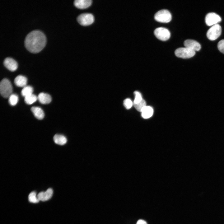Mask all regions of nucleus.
Segmentation results:
<instances>
[{
  "label": "nucleus",
  "mask_w": 224,
  "mask_h": 224,
  "mask_svg": "<svg viewBox=\"0 0 224 224\" xmlns=\"http://www.w3.org/2000/svg\"><path fill=\"white\" fill-rule=\"evenodd\" d=\"M46 43V38L44 34L39 30H34L26 36L24 41L26 48L32 53H37L44 47Z\"/></svg>",
  "instance_id": "f257e3e1"
},
{
  "label": "nucleus",
  "mask_w": 224,
  "mask_h": 224,
  "mask_svg": "<svg viewBox=\"0 0 224 224\" xmlns=\"http://www.w3.org/2000/svg\"><path fill=\"white\" fill-rule=\"evenodd\" d=\"M12 87L11 82L6 78L2 79L0 84V92L3 97H9L12 94Z\"/></svg>",
  "instance_id": "f03ea898"
},
{
  "label": "nucleus",
  "mask_w": 224,
  "mask_h": 224,
  "mask_svg": "<svg viewBox=\"0 0 224 224\" xmlns=\"http://www.w3.org/2000/svg\"><path fill=\"white\" fill-rule=\"evenodd\" d=\"M172 16L170 12L166 9L161 10L157 12L154 16L155 20L161 23H168L171 19Z\"/></svg>",
  "instance_id": "7ed1b4c3"
},
{
  "label": "nucleus",
  "mask_w": 224,
  "mask_h": 224,
  "mask_svg": "<svg viewBox=\"0 0 224 224\" xmlns=\"http://www.w3.org/2000/svg\"><path fill=\"white\" fill-rule=\"evenodd\" d=\"M195 54V51L186 47L179 48L175 51V54L177 57L183 58H190Z\"/></svg>",
  "instance_id": "20e7f679"
},
{
  "label": "nucleus",
  "mask_w": 224,
  "mask_h": 224,
  "mask_svg": "<svg viewBox=\"0 0 224 224\" xmlns=\"http://www.w3.org/2000/svg\"><path fill=\"white\" fill-rule=\"evenodd\" d=\"M222 28L218 24L212 26L208 30L207 33L208 38L211 40L217 39L221 35Z\"/></svg>",
  "instance_id": "39448f33"
},
{
  "label": "nucleus",
  "mask_w": 224,
  "mask_h": 224,
  "mask_svg": "<svg viewBox=\"0 0 224 224\" xmlns=\"http://www.w3.org/2000/svg\"><path fill=\"white\" fill-rule=\"evenodd\" d=\"M78 22L81 25L87 26L92 24L94 21L92 14L90 13H83L79 15L77 18Z\"/></svg>",
  "instance_id": "423d86ee"
},
{
  "label": "nucleus",
  "mask_w": 224,
  "mask_h": 224,
  "mask_svg": "<svg viewBox=\"0 0 224 224\" xmlns=\"http://www.w3.org/2000/svg\"><path fill=\"white\" fill-rule=\"evenodd\" d=\"M154 34L159 40L162 41H166L170 37L169 31L166 28L162 27L156 29L154 31Z\"/></svg>",
  "instance_id": "0eeeda50"
},
{
  "label": "nucleus",
  "mask_w": 224,
  "mask_h": 224,
  "mask_svg": "<svg viewBox=\"0 0 224 224\" xmlns=\"http://www.w3.org/2000/svg\"><path fill=\"white\" fill-rule=\"evenodd\" d=\"M221 21V18L217 14L210 12L207 14L205 17V21L208 26H213L218 24Z\"/></svg>",
  "instance_id": "6e6552de"
},
{
  "label": "nucleus",
  "mask_w": 224,
  "mask_h": 224,
  "mask_svg": "<svg viewBox=\"0 0 224 224\" xmlns=\"http://www.w3.org/2000/svg\"><path fill=\"white\" fill-rule=\"evenodd\" d=\"M4 66L11 71H15L18 67V64L16 61L10 57L6 58L3 61Z\"/></svg>",
  "instance_id": "1a4fd4ad"
},
{
  "label": "nucleus",
  "mask_w": 224,
  "mask_h": 224,
  "mask_svg": "<svg viewBox=\"0 0 224 224\" xmlns=\"http://www.w3.org/2000/svg\"><path fill=\"white\" fill-rule=\"evenodd\" d=\"M53 194L52 189L49 188L45 192H40L37 195V197L39 201H45L50 199L52 196Z\"/></svg>",
  "instance_id": "9d476101"
},
{
  "label": "nucleus",
  "mask_w": 224,
  "mask_h": 224,
  "mask_svg": "<svg viewBox=\"0 0 224 224\" xmlns=\"http://www.w3.org/2000/svg\"><path fill=\"white\" fill-rule=\"evenodd\" d=\"M184 45L185 47L190 48L195 51H199L201 48L200 44L193 40L188 39L185 40L184 42Z\"/></svg>",
  "instance_id": "9b49d317"
},
{
  "label": "nucleus",
  "mask_w": 224,
  "mask_h": 224,
  "mask_svg": "<svg viewBox=\"0 0 224 224\" xmlns=\"http://www.w3.org/2000/svg\"><path fill=\"white\" fill-rule=\"evenodd\" d=\"M92 2L91 0H76L74 3L77 8L83 9L89 7L91 4Z\"/></svg>",
  "instance_id": "f8f14e48"
},
{
  "label": "nucleus",
  "mask_w": 224,
  "mask_h": 224,
  "mask_svg": "<svg viewBox=\"0 0 224 224\" xmlns=\"http://www.w3.org/2000/svg\"><path fill=\"white\" fill-rule=\"evenodd\" d=\"M37 97L39 102L42 104H49L52 100L51 97L49 95L43 92L40 93Z\"/></svg>",
  "instance_id": "ddd939ff"
},
{
  "label": "nucleus",
  "mask_w": 224,
  "mask_h": 224,
  "mask_svg": "<svg viewBox=\"0 0 224 224\" xmlns=\"http://www.w3.org/2000/svg\"><path fill=\"white\" fill-rule=\"evenodd\" d=\"M14 82L17 86L24 87L26 86L27 79L23 76L19 75L15 78Z\"/></svg>",
  "instance_id": "4468645a"
},
{
  "label": "nucleus",
  "mask_w": 224,
  "mask_h": 224,
  "mask_svg": "<svg viewBox=\"0 0 224 224\" xmlns=\"http://www.w3.org/2000/svg\"><path fill=\"white\" fill-rule=\"evenodd\" d=\"M31 110L35 116L38 119H42L44 116V114L43 110L40 107H33Z\"/></svg>",
  "instance_id": "2eb2a0df"
},
{
  "label": "nucleus",
  "mask_w": 224,
  "mask_h": 224,
  "mask_svg": "<svg viewBox=\"0 0 224 224\" xmlns=\"http://www.w3.org/2000/svg\"><path fill=\"white\" fill-rule=\"evenodd\" d=\"M141 112L142 117L147 119L152 116L153 113V110L151 107L146 106L142 109Z\"/></svg>",
  "instance_id": "dca6fc26"
},
{
  "label": "nucleus",
  "mask_w": 224,
  "mask_h": 224,
  "mask_svg": "<svg viewBox=\"0 0 224 224\" xmlns=\"http://www.w3.org/2000/svg\"><path fill=\"white\" fill-rule=\"evenodd\" d=\"M54 142L57 144L63 145L65 144L67 142L66 137L62 135L56 134L53 137Z\"/></svg>",
  "instance_id": "f3484780"
},
{
  "label": "nucleus",
  "mask_w": 224,
  "mask_h": 224,
  "mask_svg": "<svg viewBox=\"0 0 224 224\" xmlns=\"http://www.w3.org/2000/svg\"><path fill=\"white\" fill-rule=\"evenodd\" d=\"M33 91V87L30 86H26L23 87L21 92L22 96L25 97L32 94Z\"/></svg>",
  "instance_id": "a211bd4d"
},
{
  "label": "nucleus",
  "mask_w": 224,
  "mask_h": 224,
  "mask_svg": "<svg viewBox=\"0 0 224 224\" xmlns=\"http://www.w3.org/2000/svg\"><path fill=\"white\" fill-rule=\"evenodd\" d=\"M38 99V97L33 94H32L25 97V101L28 105H31L35 102Z\"/></svg>",
  "instance_id": "6ab92c4d"
},
{
  "label": "nucleus",
  "mask_w": 224,
  "mask_h": 224,
  "mask_svg": "<svg viewBox=\"0 0 224 224\" xmlns=\"http://www.w3.org/2000/svg\"><path fill=\"white\" fill-rule=\"evenodd\" d=\"M28 200L31 203H37L39 202L38 200L35 191L31 192L29 195Z\"/></svg>",
  "instance_id": "aec40b11"
},
{
  "label": "nucleus",
  "mask_w": 224,
  "mask_h": 224,
  "mask_svg": "<svg viewBox=\"0 0 224 224\" xmlns=\"http://www.w3.org/2000/svg\"><path fill=\"white\" fill-rule=\"evenodd\" d=\"M8 98L9 103L11 105H15L17 103L18 100V97L16 95L12 94Z\"/></svg>",
  "instance_id": "412c9836"
},
{
  "label": "nucleus",
  "mask_w": 224,
  "mask_h": 224,
  "mask_svg": "<svg viewBox=\"0 0 224 224\" xmlns=\"http://www.w3.org/2000/svg\"><path fill=\"white\" fill-rule=\"evenodd\" d=\"M133 105L137 110L141 112L142 109L146 106V103L145 101L143 99L140 102L136 104H133Z\"/></svg>",
  "instance_id": "4be33fe9"
},
{
  "label": "nucleus",
  "mask_w": 224,
  "mask_h": 224,
  "mask_svg": "<svg viewBox=\"0 0 224 224\" xmlns=\"http://www.w3.org/2000/svg\"><path fill=\"white\" fill-rule=\"evenodd\" d=\"M135 98L133 104H136L140 102L143 99L140 93L137 91L134 92Z\"/></svg>",
  "instance_id": "5701e85b"
},
{
  "label": "nucleus",
  "mask_w": 224,
  "mask_h": 224,
  "mask_svg": "<svg viewBox=\"0 0 224 224\" xmlns=\"http://www.w3.org/2000/svg\"><path fill=\"white\" fill-rule=\"evenodd\" d=\"M123 105L126 109L128 110L131 108L133 105V103L130 99L127 98L124 100Z\"/></svg>",
  "instance_id": "b1692460"
},
{
  "label": "nucleus",
  "mask_w": 224,
  "mask_h": 224,
  "mask_svg": "<svg viewBox=\"0 0 224 224\" xmlns=\"http://www.w3.org/2000/svg\"><path fill=\"white\" fill-rule=\"evenodd\" d=\"M217 48L218 50L224 54V40H220L218 43Z\"/></svg>",
  "instance_id": "393cba45"
},
{
  "label": "nucleus",
  "mask_w": 224,
  "mask_h": 224,
  "mask_svg": "<svg viewBox=\"0 0 224 224\" xmlns=\"http://www.w3.org/2000/svg\"><path fill=\"white\" fill-rule=\"evenodd\" d=\"M136 224H147V223L144 220L140 219L137 221Z\"/></svg>",
  "instance_id": "a878e982"
}]
</instances>
